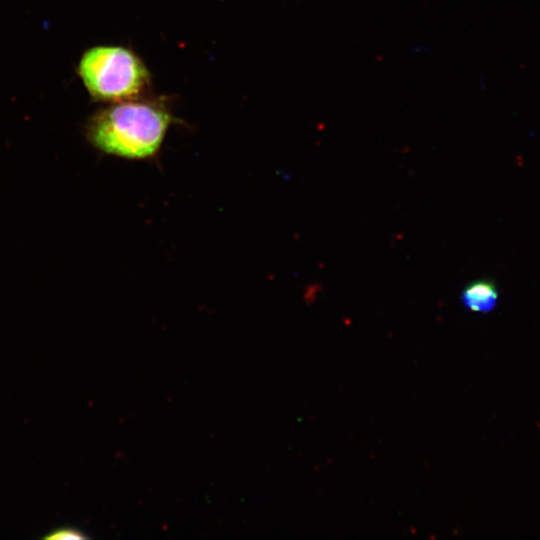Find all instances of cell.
I'll use <instances>...</instances> for the list:
<instances>
[{"label": "cell", "instance_id": "cell-4", "mask_svg": "<svg viewBox=\"0 0 540 540\" xmlns=\"http://www.w3.org/2000/svg\"><path fill=\"white\" fill-rule=\"evenodd\" d=\"M45 538L47 539H84L86 536L81 534L78 530L75 529H59L56 531H53L51 534L47 535Z\"/></svg>", "mask_w": 540, "mask_h": 540}, {"label": "cell", "instance_id": "cell-1", "mask_svg": "<svg viewBox=\"0 0 540 540\" xmlns=\"http://www.w3.org/2000/svg\"><path fill=\"white\" fill-rule=\"evenodd\" d=\"M173 115L161 99L136 98L98 110L89 120V141L107 154L132 160L155 157Z\"/></svg>", "mask_w": 540, "mask_h": 540}, {"label": "cell", "instance_id": "cell-2", "mask_svg": "<svg viewBox=\"0 0 540 540\" xmlns=\"http://www.w3.org/2000/svg\"><path fill=\"white\" fill-rule=\"evenodd\" d=\"M78 72L94 99L111 103L142 97L151 82L142 59L124 46L100 45L88 49L80 59Z\"/></svg>", "mask_w": 540, "mask_h": 540}, {"label": "cell", "instance_id": "cell-3", "mask_svg": "<svg viewBox=\"0 0 540 540\" xmlns=\"http://www.w3.org/2000/svg\"><path fill=\"white\" fill-rule=\"evenodd\" d=\"M461 298L464 306L471 311L487 313L497 305L498 290L490 280L481 279L467 285Z\"/></svg>", "mask_w": 540, "mask_h": 540}]
</instances>
